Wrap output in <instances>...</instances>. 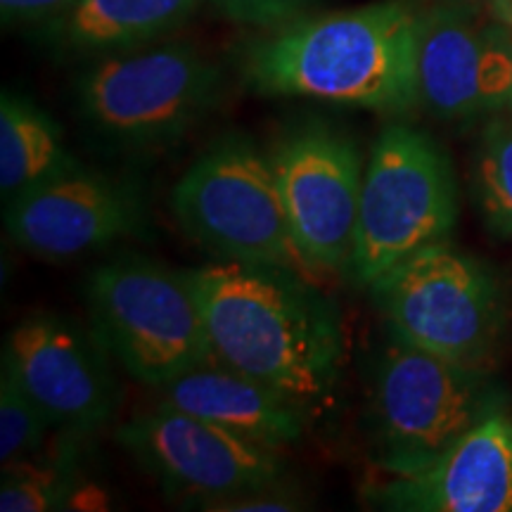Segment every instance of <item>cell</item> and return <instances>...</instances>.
Masks as SVG:
<instances>
[{
  "mask_svg": "<svg viewBox=\"0 0 512 512\" xmlns=\"http://www.w3.org/2000/svg\"><path fill=\"white\" fill-rule=\"evenodd\" d=\"M147 226L145 192L136 181L83 164L5 204L10 240L46 261L102 252L145 235Z\"/></svg>",
  "mask_w": 512,
  "mask_h": 512,
  "instance_id": "obj_11",
  "label": "cell"
},
{
  "mask_svg": "<svg viewBox=\"0 0 512 512\" xmlns=\"http://www.w3.org/2000/svg\"><path fill=\"white\" fill-rule=\"evenodd\" d=\"M494 408L484 370L411 347L394 335L377 354L370 425L380 467L389 475H408L432 463Z\"/></svg>",
  "mask_w": 512,
  "mask_h": 512,
  "instance_id": "obj_7",
  "label": "cell"
},
{
  "mask_svg": "<svg viewBox=\"0 0 512 512\" xmlns=\"http://www.w3.org/2000/svg\"><path fill=\"white\" fill-rule=\"evenodd\" d=\"M117 444L171 496L204 510L228 498L278 486L285 458L171 403L138 411L117 430Z\"/></svg>",
  "mask_w": 512,
  "mask_h": 512,
  "instance_id": "obj_9",
  "label": "cell"
},
{
  "mask_svg": "<svg viewBox=\"0 0 512 512\" xmlns=\"http://www.w3.org/2000/svg\"><path fill=\"white\" fill-rule=\"evenodd\" d=\"M456 221L458 185L444 147L415 126H384L363 174L351 275L370 287L418 249L446 240Z\"/></svg>",
  "mask_w": 512,
  "mask_h": 512,
  "instance_id": "obj_6",
  "label": "cell"
},
{
  "mask_svg": "<svg viewBox=\"0 0 512 512\" xmlns=\"http://www.w3.org/2000/svg\"><path fill=\"white\" fill-rule=\"evenodd\" d=\"M209 3L228 22L271 31L311 15L320 0H209Z\"/></svg>",
  "mask_w": 512,
  "mask_h": 512,
  "instance_id": "obj_21",
  "label": "cell"
},
{
  "mask_svg": "<svg viewBox=\"0 0 512 512\" xmlns=\"http://www.w3.org/2000/svg\"><path fill=\"white\" fill-rule=\"evenodd\" d=\"M204 0H76L41 29L55 53L81 60L143 48L178 34Z\"/></svg>",
  "mask_w": 512,
  "mask_h": 512,
  "instance_id": "obj_16",
  "label": "cell"
},
{
  "mask_svg": "<svg viewBox=\"0 0 512 512\" xmlns=\"http://www.w3.org/2000/svg\"><path fill=\"white\" fill-rule=\"evenodd\" d=\"M162 401L268 448L302 441L309 411L256 377L209 358L157 389Z\"/></svg>",
  "mask_w": 512,
  "mask_h": 512,
  "instance_id": "obj_15",
  "label": "cell"
},
{
  "mask_svg": "<svg viewBox=\"0 0 512 512\" xmlns=\"http://www.w3.org/2000/svg\"><path fill=\"white\" fill-rule=\"evenodd\" d=\"M53 422L31 399L8 368L0 373V463L3 467L31 458L46 446Z\"/></svg>",
  "mask_w": 512,
  "mask_h": 512,
  "instance_id": "obj_20",
  "label": "cell"
},
{
  "mask_svg": "<svg viewBox=\"0 0 512 512\" xmlns=\"http://www.w3.org/2000/svg\"><path fill=\"white\" fill-rule=\"evenodd\" d=\"M271 162L306 264L323 273L351 271L366 174L356 140L330 121L306 119L280 136Z\"/></svg>",
  "mask_w": 512,
  "mask_h": 512,
  "instance_id": "obj_10",
  "label": "cell"
},
{
  "mask_svg": "<svg viewBox=\"0 0 512 512\" xmlns=\"http://www.w3.org/2000/svg\"><path fill=\"white\" fill-rule=\"evenodd\" d=\"M76 0H0V15L5 27L46 29L60 19Z\"/></svg>",
  "mask_w": 512,
  "mask_h": 512,
  "instance_id": "obj_22",
  "label": "cell"
},
{
  "mask_svg": "<svg viewBox=\"0 0 512 512\" xmlns=\"http://www.w3.org/2000/svg\"><path fill=\"white\" fill-rule=\"evenodd\" d=\"M370 292L401 342L477 370L494 354L501 330L496 278L446 240L403 259Z\"/></svg>",
  "mask_w": 512,
  "mask_h": 512,
  "instance_id": "obj_8",
  "label": "cell"
},
{
  "mask_svg": "<svg viewBox=\"0 0 512 512\" xmlns=\"http://www.w3.org/2000/svg\"><path fill=\"white\" fill-rule=\"evenodd\" d=\"M91 328L119 368L150 389L214 358L183 271L140 254H119L88 273Z\"/></svg>",
  "mask_w": 512,
  "mask_h": 512,
  "instance_id": "obj_4",
  "label": "cell"
},
{
  "mask_svg": "<svg viewBox=\"0 0 512 512\" xmlns=\"http://www.w3.org/2000/svg\"><path fill=\"white\" fill-rule=\"evenodd\" d=\"M475 200L486 228L512 238V126L494 124L475 159Z\"/></svg>",
  "mask_w": 512,
  "mask_h": 512,
  "instance_id": "obj_19",
  "label": "cell"
},
{
  "mask_svg": "<svg viewBox=\"0 0 512 512\" xmlns=\"http://www.w3.org/2000/svg\"><path fill=\"white\" fill-rule=\"evenodd\" d=\"M422 10L408 0L306 15L266 31L242 76L266 98H306L403 117L420 105Z\"/></svg>",
  "mask_w": 512,
  "mask_h": 512,
  "instance_id": "obj_2",
  "label": "cell"
},
{
  "mask_svg": "<svg viewBox=\"0 0 512 512\" xmlns=\"http://www.w3.org/2000/svg\"><path fill=\"white\" fill-rule=\"evenodd\" d=\"M219 62L188 41H164L91 60L76 79L83 126L124 155L164 152L190 136L223 98Z\"/></svg>",
  "mask_w": 512,
  "mask_h": 512,
  "instance_id": "obj_3",
  "label": "cell"
},
{
  "mask_svg": "<svg viewBox=\"0 0 512 512\" xmlns=\"http://www.w3.org/2000/svg\"><path fill=\"white\" fill-rule=\"evenodd\" d=\"M275 489H278V486H271V489H264V491H252V494H245V496L228 498V501L211 505L209 510H221V512H264V510H271V512H283V510H297L299 508L294 498L280 494V491H275Z\"/></svg>",
  "mask_w": 512,
  "mask_h": 512,
  "instance_id": "obj_23",
  "label": "cell"
},
{
  "mask_svg": "<svg viewBox=\"0 0 512 512\" xmlns=\"http://www.w3.org/2000/svg\"><path fill=\"white\" fill-rule=\"evenodd\" d=\"M114 358L93 328L60 313H29L8 332L3 368L17 377L53 427L86 434L119 406Z\"/></svg>",
  "mask_w": 512,
  "mask_h": 512,
  "instance_id": "obj_12",
  "label": "cell"
},
{
  "mask_svg": "<svg viewBox=\"0 0 512 512\" xmlns=\"http://www.w3.org/2000/svg\"><path fill=\"white\" fill-rule=\"evenodd\" d=\"M370 501L411 512H512V418L494 408L432 463L392 475Z\"/></svg>",
  "mask_w": 512,
  "mask_h": 512,
  "instance_id": "obj_14",
  "label": "cell"
},
{
  "mask_svg": "<svg viewBox=\"0 0 512 512\" xmlns=\"http://www.w3.org/2000/svg\"><path fill=\"white\" fill-rule=\"evenodd\" d=\"M171 209L216 259L316 273L294 245L271 155L240 133L219 138L185 169Z\"/></svg>",
  "mask_w": 512,
  "mask_h": 512,
  "instance_id": "obj_5",
  "label": "cell"
},
{
  "mask_svg": "<svg viewBox=\"0 0 512 512\" xmlns=\"http://www.w3.org/2000/svg\"><path fill=\"white\" fill-rule=\"evenodd\" d=\"M211 354L309 411L342 377L344 337L335 304L304 275L216 259L183 271Z\"/></svg>",
  "mask_w": 512,
  "mask_h": 512,
  "instance_id": "obj_1",
  "label": "cell"
},
{
  "mask_svg": "<svg viewBox=\"0 0 512 512\" xmlns=\"http://www.w3.org/2000/svg\"><path fill=\"white\" fill-rule=\"evenodd\" d=\"M57 453H34L31 458L3 467L0 510L3 512H43L64 508L74 489L76 458L72 448Z\"/></svg>",
  "mask_w": 512,
  "mask_h": 512,
  "instance_id": "obj_18",
  "label": "cell"
},
{
  "mask_svg": "<svg viewBox=\"0 0 512 512\" xmlns=\"http://www.w3.org/2000/svg\"><path fill=\"white\" fill-rule=\"evenodd\" d=\"M420 105L446 121L512 110V34L486 22L470 0H439L422 10Z\"/></svg>",
  "mask_w": 512,
  "mask_h": 512,
  "instance_id": "obj_13",
  "label": "cell"
},
{
  "mask_svg": "<svg viewBox=\"0 0 512 512\" xmlns=\"http://www.w3.org/2000/svg\"><path fill=\"white\" fill-rule=\"evenodd\" d=\"M57 121L34 100L3 91L0 98V192L8 204L24 192L79 169Z\"/></svg>",
  "mask_w": 512,
  "mask_h": 512,
  "instance_id": "obj_17",
  "label": "cell"
},
{
  "mask_svg": "<svg viewBox=\"0 0 512 512\" xmlns=\"http://www.w3.org/2000/svg\"><path fill=\"white\" fill-rule=\"evenodd\" d=\"M489 12L491 17H496L498 22L512 29V0H489Z\"/></svg>",
  "mask_w": 512,
  "mask_h": 512,
  "instance_id": "obj_24",
  "label": "cell"
}]
</instances>
